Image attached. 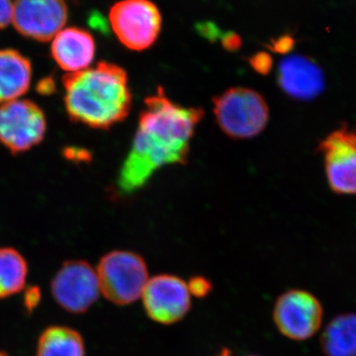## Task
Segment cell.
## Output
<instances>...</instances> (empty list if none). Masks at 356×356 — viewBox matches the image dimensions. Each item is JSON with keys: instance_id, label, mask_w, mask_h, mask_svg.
<instances>
[{"instance_id": "cell-1", "label": "cell", "mask_w": 356, "mask_h": 356, "mask_svg": "<svg viewBox=\"0 0 356 356\" xmlns=\"http://www.w3.org/2000/svg\"><path fill=\"white\" fill-rule=\"evenodd\" d=\"M203 109L173 103L159 86L145 100L132 147L119 175L124 195L139 191L163 166L184 165Z\"/></svg>"}, {"instance_id": "cell-2", "label": "cell", "mask_w": 356, "mask_h": 356, "mask_svg": "<svg viewBox=\"0 0 356 356\" xmlns=\"http://www.w3.org/2000/svg\"><path fill=\"white\" fill-rule=\"evenodd\" d=\"M65 106L70 120L109 129L125 120L132 106L128 74L120 65L100 62L63 79Z\"/></svg>"}, {"instance_id": "cell-3", "label": "cell", "mask_w": 356, "mask_h": 356, "mask_svg": "<svg viewBox=\"0 0 356 356\" xmlns=\"http://www.w3.org/2000/svg\"><path fill=\"white\" fill-rule=\"evenodd\" d=\"M95 269L102 295L116 306L131 305L142 298L149 280L144 257L130 250L103 255Z\"/></svg>"}, {"instance_id": "cell-4", "label": "cell", "mask_w": 356, "mask_h": 356, "mask_svg": "<svg viewBox=\"0 0 356 356\" xmlns=\"http://www.w3.org/2000/svg\"><path fill=\"white\" fill-rule=\"evenodd\" d=\"M219 127L229 138L245 140L259 135L269 120L264 96L254 89L233 88L213 98Z\"/></svg>"}, {"instance_id": "cell-5", "label": "cell", "mask_w": 356, "mask_h": 356, "mask_svg": "<svg viewBox=\"0 0 356 356\" xmlns=\"http://www.w3.org/2000/svg\"><path fill=\"white\" fill-rule=\"evenodd\" d=\"M109 21L117 38L126 48H151L161 30V14L149 0H121L110 9Z\"/></svg>"}, {"instance_id": "cell-6", "label": "cell", "mask_w": 356, "mask_h": 356, "mask_svg": "<svg viewBox=\"0 0 356 356\" xmlns=\"http://www.w3.org/2000/svg\"><path fill=\"white\" fill-rule=\"evenodd\" d=\"M322 304L315 295L303 289L283 292L274 304L273 318L280 334L288 339L304 341L320 330Z\"/></svg>"}, {"instance_id": "cell-7", "label": "cell", "mask_w": 356, "mask_h": 356, "mask_svg": "<svg viewBox=\"0 0 356 356\" xmlns=\"http://www.w3.org/2000/svg\"><path fill=\"white\" fill-rule=\"evenodd\" d=\"M51 291L58 305L72 314L86 313L102 295L96 269L86 261L64 262L51 280Z\"/></svg>"}, {"instance_id": "cell-8", "label": "cell", "mask_w": 356, "mask_h": 356, "mask_svg": "<svg viewBox=\"0 0 356 356\" xmlns=\"http://www.w3.org/2000/svg\"><path fill=\"white\" fill-rule=\"evenodd\" d=\"M46 131V116L36 103L17 99L0 106V143L11 153H24L37 146Z\"/></svg>"}, {"instance_id": "cell-9", "label": "cell", "mask_w": 356, "mask_h": 356, "mask_svg": "<svg viewBox=\"0 0 356 356\" xmlns=\"http://www.w3.org/2000/svg\"><path fill=\"white\" fill-rule=\"evenodd\" d=\"M140 299L147 317L159 325L177 324L191 310L192 297L186 281L175 274L149 277Z\"/></svg>"}, {"instance_id": "cell-10", "label": "cell", "mask_w": 356, "mask_h": 356, "mask_svg": "<svg viewBox=\"0 0 356 356\" xmlns=\"http://www.w3.org/2000/svg\"><path fill=\"white\" fill-rule=\"evenodd\" d=\"M317 152L324 156L332 191L356 195V132L346 127L337 129L321 140Z\"/></svg>"}, {"instance_id": "cell-11", "label": "cell", "mask_w": 356, "mask_h": 356, "mask_svg": "<svg viewBox=\"0 0 356 356\" xmlns=\"http://www.w3.org/2000/svg\"><path fill=\"white\" fill-rule=\"evenodd\" d=\"M69 18L65 0H15L13 23L22 36L38 42L54 39Z\"/></svg>"}, {"instance_id": "cell-12", "label": "cell", "mask_w": 356, "mask_h": 356, "mask_svg": "<svg viewBox=\"0 0 356 356\" xmlns=\"http://www.w3.org/2000/svg\"><path fill=\"white\" fill-rule=\"evenodd\" d=\"M280 88L294 99L309 102L325 89V76L320 65L305 56H289L281 60L277 72Z\"/></svg>"}, {"instance_id": "cell-13", "label": "cell", "mask_w": 356, "mask_h": 356, "mask_svg": "<svg viewBox=\"0 0 356 356\" xmlns=\"http://www.w3.org/2000/svg\"><path fill=\"white\" fill-rule=\"evenodd\" d=\"M95 38L83 28H65L51 40V57L69 74L88 70L95 60Z\"/></svg>"}, {"instance_id": "cell-14", "label": "cell", "mask_w": 356, "mask_h": 356, "mask_svg": "<svg viewBox=\"0 0 356 356\" xmlns=\"http://www.w3.org/2000/svg\"><path fill=\"white\" fill-rule=\"evenodd\" d=\"M32 81L29 58L14 50H0V104L17 100L27 92Z\"/></svg>"}, {"instance_id": "cell-15", "label": "cell", "mask_w": 356, "mask_h": 356, "mask_svg": "<svg viewBox=\"0 0 356 356\" xmlns=\"http://www.w3.org/2000/svg\"><path fill=\"white\" fill-rule=\"evenodd\" d=\"M320 344L325 356H356V314L332 318L321 336Z\"/></svg>"}, {"instance_id": "cell-16", "label": "cell", "mask_w": 356, "mask_h": 356, "mask_svg": "<svg viewBox=\"0 0 356 356\" xmlns=\"http://www.w3.org/2000/svg\"><path fill=\"white\" fill-rule=\"evenodd\" d=\"M81 332L67 325H51L38 339L37 356H86Z\"/></svg>"}, {"instance_id": "cell-17", "label": "cell", "mask_w": 356, "mask_h": 356, "mask_svg": "<svg viewBox=\"0 0 356 356\" xmlns=\"http://www.w3.org/2000/svg\"><path fill=\"white\" fill-rule=\"evenodd\" d=\"M28 264L18 250L0 248V299L8 298L24 289Z\"/></svg>"}, {"instance_id": "cell-18", "label": "cell", "mask_w": 356, "mask_h": 356, "mask_svg": "<svg viewBox=\"0 0 356 356\" xmlns=\"http://www.w3.org/2000/svg\"><path fill=\"white\" fill-rule=\"evenodd\" d=\"M187 287L191 297L197 299H204L212 292V282L205 276H192L191 280L186 281Z\"/></svg>"}, {"instance_id": "cell-19", "label": "cell", "mask_w": 356, "mask_h": 356, "mask_svg": "<svg viewBox=\"0 0 356 356\" xmlns=\"http://www.w3.org/2000/svg\"><path fill=\"white\" fill-rule=\"evenodd\" d=\"M250 64L257 72L267 74L273 67V60L268 54L257 53L250 58Z\"/></svg>"}, {"instance_id": "cell-20", "label": "cell", "mask_w": 356, "mask_h": 356, "mask_svg": "<svg viewBox=\"0 0 356 356\" xmlns=\"http://www.w3.org/2000/svg\"><path fill=\"white\" fill-rule=\"evenodd\" d=\"M13 0H0V30L4 29L13 22Z\"/></svg>"}, {"instance_id": "cell-21", "label": "cell", "mask_w": 356, "mask_h": 356, "mask_svg": "<svg viewBox=\"0 0 356 356\" xmlns=\"http://www.w3.org/2000/svg\"><path fill=\"white\" fill-rule=\"evenodd\" d=\"M41 301V290L39 287L32 286L25 290L24 307L26 310L31 312L38 307Z\"/></svg>"}, {"instance_id": "cell-22", "label": "cell", "mask_w": 356, "mask_h": 356, "mask_svg": "<svg viewBox=\"0 0 356 356\" xmlns=\"http://www.w3.org/2000/svg\"><path fill=\"white\" fill-rule=\"evenodd\" d=\"M222 46H224L227 50L236 51L240 48L241 44H242V40H241L238 35L231 32L228 33V34H226L224 37H222Z\"/></svg>"}, {"instance_id": "cell-23", "label": "cell", "mask_w": 356, "mask_h": 356, "mask_svg": "<svg viewBox=\"0 0 356 356\" xmlns=\"http://www.w3.org/2000/svg\"><path fill=\"white\" fill-rule=\"evenodd\" d=\"M293 46V40L288 36H283L273 42L271 49L278 53H287Z\"/></svg>"}, {"instance_id": "cell-24", "label": "cell", "mask_w": 356, "mask_h": 356, "mask_svg": "<svg viewBox=\"0 0 356 356\" xmlns=\"http://www.w3.org/2000/svg\"><path fill=\"white\" fill-rule=\"evenodd\" d=\"M37 89L42 95H50L55 90V83L51 81V79H44L41 83H39Z\"/></svg>"}, {"instance_id": "cell-25", "label": "cell", "mask_w": 356, "mask_h": 356, "mask_svg": "<svg viewBox=\"0 0 356 356\" xmlns=\"http://www.w3.org/2000/svg\"><path fill=\"white\" fill-rule=\"evenodd\" d=\"M65 156H67V159H79L81 161H86V159H89L88 154L86 153V151H81V149H70L67 151H65Z\"/></svg>"}, {"instance_id": "cell-26", "label": "cell", "mask_w": 356, "mask_h": 356, "mask_svg": "<svg viewBox=\"0 0 356 356\" xmlns=\"http://www.w3.org/2000/svg\"><path fill=\"white\" fill-rule=\"evenodd\" d=\"M215 356H233V353H232V350L229 348H224Z\"/></svg>"}, {"instance_id": "cell-27", "label": "cell", "mask_w": 356, "mask_h": 356, "mask_svg": "<svg viewBox=\"0 0 356 356\" xmlns=\"http://www.w3.org/2000/svg\"><path fill=\"white\" fill-rule=\"evenodd\" d=\"M243 356H261V355H243Z\"/></svg>"}, {"instance_id": "cell-28", "label": "cell", "mask_w": 356, "mask_h": 356, "mask_svg": "<svg viewBox=\"0 0 356 356\" xmlns=\"http://www.w3.org/2000/svg\"><path fill=\"white\" fill-rule=\"evenodd\" d=\"M0 356H6V355H3V353H0Z\"/></svg>"}]
</instances>
